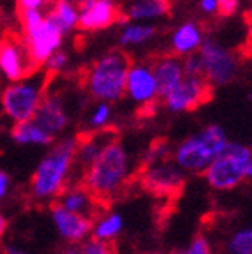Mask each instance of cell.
<instances>
[{
	"label": "cell",
	"instance_id": "cell-1",
	"mask_svg": "<svg viewBox=\"0 0 252 254\" xmlns=\"http://www.w3.org/2000/svg\"><path fill=\"white\" fill-rule=\"evenodd\" d=\"M78 136H63L39 161L30 177V196L36 201H55L72 180Z\"/></svg>",
	"mask_w": 252,
	"mask_h": 254
},
{
	"label": "cell",
	"instance_id": "cell-2",
	"mask_svg": "<svg viewBox=\"0 0 252 254\" xmlns=\"http://www.w3.org/2000/svg\"><path fill=\"white\" fill-rule=\"evenodd\" d=\"M130 175L132 164L129 154L122 143L115 138L83 171L81 184L99 201H110L126 189Z\"/></svg>",
	"mask_w": 252,
	"mask_h": 254
},
{
	"label": "cell",
	"instance_id": "cell-3",
	"mask_svg": "<svg viewBox=\"0 0 252 254\" xmlns=\"http://www.w3.org/2000/svg\"><path fill=\"white\" fill-rule=\"evenodd\" d=\"M130 57L120 50H113L97 59L85 72V90L94 101L117 103L126 95V78Z\"/></svg>",
	"mask_w": 252,
	"mask_h": 254
},
{
	"label": "cell",
	"instance_id": "cell-4",
	"mask_svg": "<svg viewBox=\"0 0 252 254\" xmlns=\"http://www.w3.org/2000/svg\"><path fill=\"white\" fill-rule=\"evenodd\" d=\"M48 78L50 76L46 72L37 69L27 78L7 81V85L0 90V110L5 119H9L12 124L34 119L46 94Z\"/></svg>",
	"mask_w": 252,
	"mask_h": 254
},
{
	"label": "cell",
	"instance_id": "cell-5",
	"mask_svg": "<svg viewBox=\"0 0 252 254\" xmlns=\"http://www.w3.org/2000/svg\"><path fill=\"white\" fill-rule=\"evenodd\" d=\"M228 136L221 126H208L182 139L173 152V161L186 173H203L217 155L228 147Z\"/></svg>",
	"mask_w": 252,
	"mask_h": 254
},
{
	"label": "cell",
	"instance_id": "cell-6",
	"mask_svg": "<svg viewBox=\"0 0 252 254\" xmlns=\"http://www.w3.org/2000/svg\"><path fill=\"white\" fill-rule=\"evenodd\" d=\"M252 161V150L240 143H228V147L213 159L203 171L206 184L213 190H233L247 180V168Z\"/></svg>",
	"mask_w": 252,
	"mask_h": 254
},
{
	"label": "cell",
	"instance_id": "cell-7",
	"mask_svg": "<svg viewBox=\"0 0 252 254\" xmlns=\"http://www.w3.org/2000/svg\"><path fill=\"white\" fill-rule=\"evenodd\" d=\"M203 62V76L213 87L228 85L238 76L240 71V59L231 50H226L217 41L205 37L197 50Z\"/></svg>",
	"mask_w": 252,
	"mask_h": 254
},
{
	"label": "cell",
	"instance_id": "cell-8",
	"mask_svg": "<svg viewBox=\"0 0 252 254\" xmlns=\"http://www.w3.org/2000/svg\"><path fill=\"white\" fill-rule=\"evenodd\" d=\"M63 36L65 34L62 32V28L48 14L44 16L37 27L23 32L21 41H23V46L27 50L30 62L34 64V67L41 69L48 57L55 53L57 50H60L63 43Z\"/></svg>",
	"mask_w": 252,
	"mask_h": 254
},
{
	"label": "cell",
	"instance_id": "cell-9",
	"mask_svg": "<svg viewBox=\"0 0 252 254\" xmlns=\"http://www.w3.org/2000/svg\"><path fill=\"white\" fill-rule=\"evenodd\" d=\"M213 95V85L205 76H186L180 85L175 87L168 95L162 97L166 110L173 113L192 111L206 104Z\"/></svg>",
	"mask_w": 252,
	"mask_h": 254
},
{
	"label": "cell",
	"instance_id": "cell-10",
	"mask_svg": "<svg viewBox=\"0 0 252 254\" xmlns=\"http://www.w3.org/2000/svg\"><path fill=\"white\" fill-rule=\"evenodd\" d=\"M126 95L141 108V115L146 110L154 111L155 101L159 99V87L150 62L130 64L126 78Z\"/></svg>",
	"mask_w": 252,
	"mask_h": 254
},
{
	"label": "cell",
	"instance_id": "cell-11",
	"mask_svg": "<svg viewBox=\"0 0 252 254\" xmlns=\"http://www.w3.org/2000/svg\"><path fill=\"white\" fill-rule=\"evenodd\" d=\"M141 182L148 190L157 196H171L184 187L186 171L175 164V161L161 159L155 163L145 164L141 171Z\"/></svg>",
	"mask_w": 252,
	"mask_h": 254
},
{
	"label": "cell",
	"instance_id": "cell-12",
	"mask_svg": "<svg viewBox=\"0 0 252 254\" xmlns=\"http://www.w3.org/2000/svg\"><path fill=\"white\" fill-rule=\"evenodd\" d=\"M34 71V64L30 62L27 55V50L23 46V41L16 37H2L0 39V72L5 81H18L21 78H27Z\"/></svg>",
	"mask_w": 252,
	"mask_h": 254
},
{
	"label": "cell",
	"instance_id": "cell-13",
	"mask_svg": "<svg viewBox=\"0 0 252 254\" xmlns=\"http://www.w3.org/2000/svg\"><path fill=\"white\" fill-rule=\"evenodd\" d=\"M52 221L57 233L65 242L71 244H81L92 233V224H94V219L92 217L67 210V208H63L57 201L52 206Z\"/></svg>",
	"mask_w": 252,
	"mask_h": 254
},
{
	"label": "cell",
	"instance_id": "cell-14",
	"mask_svg": "<svg viewBox=\"0 0 252 254\" xmlns=\"http://www.w3.org/2000/svg\"><path fill=\"white\" fill-rule=\"evenodd\" d=\"M39 126H43L50 134L59 136L69 126V111H67L65 101L59 92H53L46 88L43 101H41L39 108H37L36 115H34Z\"/></svg>",
	"mask_w": 252,
	"mask_h": 254
},
{
	"label": "cell",
	"instance_id": "cell-15",
	"mask_svg": "<svg viewBox=\"0 0 252 254\" xmlns=\"http://www.w3.org/2000/svg\"><path fill=\"white\" fill-rule=\"evenodd\" d=\"M126 20L122 9L113 0H94L88 7L79 11L78 27L85 32L103 30Z\"/></svg>",
	"mask_w": 252,
	"mask_h": 254
},
{
	"label": "cell",
	"instance_id": "cell-16",
	"mask_svg": "<svg viewBox=\"0 0 252 254\" xmlns=\"http://www.w3.org/2000/svg\"><path fill=\"white\" fill-rule=\"evenodd\" d=\"M150 65L154 69L155 79H157L159 87V99H162L164 95H168L175 87L180 85V81L186 78L184 72V62L178 55L171 53H164V55L155 57L154 60H150Z\"/></svg>",
	"mask_w": 252,
	"mask_h": 254
},
{
	"label": "cell",
	"instance_id": "cell-17",
	"mask_svg": "<svg viewBox=\"0 0 252 254\" xmlns=\"http://www.w3.org/2000/svg\"><path fill=\"white\" fill-rule=\"evenodd\" d=\"M115 138H117L115 131L106 129V127L99 129V131H92L87 136H78V145H76L74 154V170H78L83 175V171L90 166L92 161L99 155V152Z\"/></svg>",
	"mask_w": 252,
	"mask_h": 254
},
{
	"label": "cell",
	"instance_id": "cell-18",
	"mask_svg": "<svg viewBox=\"0 0 252 254\" xmlns=\"http://www.w3.org/2000/svg\"><path fill=\"white\" fill-rule=\"evenodd\" d=\"M55 201L59 205H62L63 208H67V210L87 215V217L92 219L101 212V201L83 184H79V186L78 184L76 186H67Z\"/></svg>",
	"mask_w": 252,
	"mask_h": 254
},
{
	"label": "cell",
	"instance_id": "cell-19",
	"mask_svg": "<svg viewBox=\"0 0 252 254\" xmlns=\"http://www.w3.org/2000/svg\"><path fill=\"white\" fill-rule=\"evenodd\" d=\"M11 138L16 145H34V147H48L55 141V136L44 129L43 126L36 122L34 119L14 122L11 127Z\"/></svg>",
	"mask_w": 252,
	"mask_h": 254
},
{
	"label": "cell",
	"instance_id": "cell-20",
	"mask_svg": "<svg viewBox=\"0 0 252 254\" xmlns=\"http://www.w3.org/2000/svg\"><path fill=\"white\" fill-rule=\"evenodd\" d=\"M205 39L203 28L194 21L182 23L178 28H175L173 36H171V52L178 57H186L190 53L197 52Z\"/></svg>",
	"mask_w": 252,
	"mask_h": 254
},
{
	"label": "cell",
	"instance_id": "cell-21",
	"mask_svg": "<svg viewBox=\"0 0 252 254\" xmlns=\"http://www.w3.org/2000/svg\"><path fill=\"white\" fill-rule=\"evenodd\" d=\"M122 12L126 16V20H155V18H162V16L170 14L171 2L170 0H132Z\"/></svg>",
	"mask_w": 252,
	"mask_h": 254
},
{
	"label": "cell",
	"instance_id": "cell-22",
	"mask_svg": "<svg viewBox=\"0 0 252 254\" xmlns=\"http://www.w3.org/2000/svg\"><path fill=\"white\" fill-rule=\"evenodd\" d=\"M46 14L62 28L63 34L74 30L78 27L79 9L74 0H52Z\"/></svg>",
	"mask_w": 252,
	"mask_h": 254
},
{
	"label": "cell",
	"instance_id": "cell-23",
	"mask_svg": "<svg viewBox=\"0 0 252 254\" xmlns=\"http://www.w3.org/2000/svg\"><path fill=\"white\" fill-rule=\"evenodd\" d=\"M124 231V217L119 212H110L99 217L92 224V237L104 240V242H113L115 238Z\"/></svg>",
	"mask_w": 252,
	"mask_h": 254
},
{
	"label": "cell",
	"instance_id": "cell-24",
	"mask_svg": "<svg viewBox=\"0 0 252 254\" xmlns=\"http://www.w3.org/2000/svg\"><path fill=\"white\" fill-rule=\"evenodd\" d=\"M157 34V27L148 23H130L127 27H124V30L120 32L119 43L120 46H136V44H143L146 41H150L152 37Z\"/></svg>",
	"mask_w": 252,
	"mask_h": 254
},
{
	"label": "cell",
	"instance_id": "cell-25",
	"mask_svg": "<svg viewBox=\"0 0 252 254\" xmlns=\"http://www.w3.org/2000/svg\"><path fill=\"white\" fill-rule=\"evenodd\" d=\"M226 254H252V226L237 230L228 238Z\"/></svg>",
	"mask_w": 252,
	"mask_h": 254
},
{
	"label": "cell",
	"instance_id": "cell-26",
	"mask_svg": "<svg viewBox=\"0 0 252 254\" xmlns=\"http://www.w3.org/2000/svg\"><path fill=\"white\" fill-rule=\"evenodd\" d=\"M110 120H111V103L97 101V104L88 113V127H90L92 131H99V129L108 127Z\"/></svg>",
	"mask_w": 252,
	"mask_h": 254
},
{
	"label": "cell",
	"instance_id": "cell-27",
	"mask_svg": "<svg viewBox=\"0 0 252 254\" xmlns=\"http://www.w3.org/2000/svg\"><path fill=\"white\" fill-rule=\"evenodd\" d=\"M67 64H69V57H67V53H63L62 50H57L55 53H52V55L48 57L46 62L43 64V67L41 69H43V71L52 78V76H59L60 72L67 67Z\"/></svg>",
	"mask_w": 252,
	"mask_h": 254
},
{
	"label": "cell",
	"instance_id": "cell-28",
	"mask_svg": "<svg viewBox=\"0 0 252 254\" xmlns=\"http://www.w3.org/2000/svg\"><path fill=\"white\" fill-rule=\"evenodd\" d=\"M81 254H115V249L111 246V242H104L99 238H85L79 247Z\"/></svg>",
	"mask_w": 252,
	"mask_h": 254
},
{
	"label": "cell",
	"instance_id": "cell-29",
	"mask_svg": "<svg viewBox=\"0 0 252 254\" xmlns=\"http://www.w3.org/2000/svg\"><path fill=\"white\" fill-rule=\"evenodd\" d=\"M180 254H213V249L208 238L199 233L187 244V247Z\"/></svg>",
	"mask_w": 252,
	"mask_h": 254
},
{
	"label": "cell",
	"instance_id": "cell-30",
	"mask_svg": "<svg viewBox=\"0 0 252 254\" xmlns=\"http://www.w3.org/2000/svg\"><path fill=\"white\" fill-rule=\"evenodd\" d=\"M43 9H23L20 11V25H21V32L30 30V28L37 27V25L43 21L44 18Z\"/></svg>",
	"mask_w": 252,
	"mask_h": 254
},
{
	"label": "cell",
	"instance_id": "cell-31",
	"mask_svg": "<svg viewBox=\"0 0 252 254\" xmlns=\"http://www.w3.org/2000/svg\"><path fill=\"white\" fill-rule=\"evenodd\" d=\"M182 62H184L186 76H203V62H201V57L197 52L186 55V60H182Z\"/></svg>",
	"mask_w": 252,
	"mask_h": 254
},
{
	"label": "cell",
	"instance_id": "cell-32",
	"mask_svg": "<svg viewBox=\"0 0 252 254\" xmlns=\"http://www.w3.org/2000/svg\"><path fill=\"white\" fill-rule=\"evenodd\" d=\"M52 0H18V11L23 9H43Z\"/></svg>",
	"mask_w": 252,
	"mask_h": 254
},
{
	"label": "cell",
	"instance_id": "cell-33",
	"mask_svg": "<svg viewBox=\"0 0 252 254\" xmlns=\"http://www.w3.org/2000/svg\"><path fill=\"white\" fill-rule=\"evenodd\" d=\"M11 189V177L5 171L0 170V199H4Z\"/></svg>",
	"mask_w": 252,
	"mask_h": 254
},
{
	"label": "cell",
	"instance_id": "cell-34",
	"mask_svg": "<svg viewBox=\"0 0 252 254\" xmlns=\"http://www.w3.org/2000/svg\"><path fill=\"white\" fill-rule=\"evenodd\" d=\"M199 7L205 14H215L219 11V2L217 0H199Z\"/></svg>",
	"mask_w": 252,
	"mask_h": 254
},
{
	"label": "cell",
	"instance_id": "cell-35",
	"mask_svg": "<svg viewBox=\"0 0 252 254\" xmlns=\"http://www.w3.org/2000/svg\"><path fill=\"white\" fill-rule=\"evenodd\" d=\"M7 228H9V221L4 214H0V242L4 240L5 233H7Z\"/></svg>",
	"mask_w": 252,
	"mask_h": 254
},
{
	"label": "cell",
	"instance_id": "cell-36",
	"mask_svg": "<svg viewBox=\"0 0 252 254\" xmlns=\"http://www.w3.org/2000/svg\"><path fill=\"white\" fill-rule=\"evenodd\" d=\"M4 251H5V254H28L27 251H23L21 247H14V246H7Z\"/></svg>",
	"mask_w": 252,
	"mask_h": 254
},
{
	"label": "cell",
	"instance_id": "cell-37",
	"mask_svg": "<svg viewBox=\"0 0 252 254\" xmlns=\"http://www.w3.org/2000/svg\"><path fill=\"white\" fill-rule=\"evenodd\" d=\"M247 27H249V46L252 48V11L247 14Z\"/></svg>",
	"mask_w": 252,
	"mask_h": 254
},
{
	"label": "cell",
	"instance_id": "cell-38",
	"mask_svg": "<svg viewBox=\"0 0 252 254\" xmlns=\"http://www.w3.org/2000/svg\"><path fill=\"white\" fill-rule=\"evenodd\" d=\"M247 180H251V182H252V161H251V164H249V168H247Z\"/></svg>",
	"mask_w": 252,
	"mask_h": 254
},
{
	"label": "cell",
	"instance_id": "cell-39",
	"mask_svg": "<svg viewBox=\"0 0 252 254\" xmlns=\"http://www.w3.org/2000/svg\"><path fill=\"white\" fill-rule=\"evenodd\" d=\"M63 254H81V253H79V249H74V247H72V249H67Z\"/></svg>",
	"mask_w": 252,
	"mask_h": 254
},
{
	"label": "cell",
	"instance_id": "cell-40",
	"mask_svg": "<svg viewBox=\"0 0 252 254\" xmlns=\"http://www.w3.org/2000/svg\"><path fill=\"white\" fill-rule=\"evenodd\" d=\"M217 2H219V5H221V4H224V2H228V0H217Z\"/></svg>",
	"mask_w": 252,
	"mask_h": 254
},
{
	"label": "cell",
	"instance_id": "cell-41",
	"mask_svg": "<svg viewBox=\"0 0 252 254\" xmlns=\"http://www.w3.org/2000/svg\"><path fill=\"white\" fill-rule=\"evenodd\" d=\"M152 254H168V253H161V251H157V253H152Z\"/></svg>",
	"mask_w": 252,
	"mask_h": 254
},
{
	"label": "cell",
	"instance_id": "cell-42",
	"mask_svg": "<svg viewBox=\"0 0 252 254\" xmlns=\"http://www.w3.org/2000/svg\"><path fill=\"white\" fill-rule=\"evenodd\" d=\"M0 25H2V11H0Z\"/></svg>",
	"mask_w": 252,
	"mask_h": 254
},
{
	"label": "cell",
	"instance_id": "cell-43",
	"mask_svg": "<svg viewBox=\"0 0 252 254\" xmlns=\"http://www.w3.org/2000/svg\"><path fill=\"white\" fill-rule=\"evenodd\" d=\"M0 79H2V72H0Z\"/></svg>",
	"mask_w": 252,
	"mask_h": 254
}]
</instances>
